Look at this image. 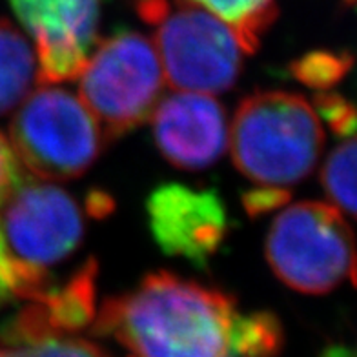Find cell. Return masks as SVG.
I'll return each mask as SVG.
<instances>
[{
  "label": "cell",
  "instance_id": "5",
  "mask_svg": "<svg viewBox=\"0 0 357 357\" xmlns=\"http://www.w3.org/2000/svg\"><path fill=\"white\" fill-rule=\"evenodd\" d=\"M79 79L80 100L97 119L106 141L144 123L165 88L155 46L132 29H121L91 50Z\"/></svg>",
  "mask_w": 357,
  "mask_h": 357
},
{
  "label": "cell",
  "instance_id": "7",
  "mask_svg": "<svg viewBox=\"0 0 357 357\" xmlns=\"http://www.w3.org/2000/svg\"><path fill=\"white\" fill-rule=\"evenodd\" d=\"M0 208V230L8 248L31 272L50 275V268L66 261L82 243V210L56 184L22 181Z\"/></svg>",
  "mask_w": 357,
  "mask_h": 357
},
{
  "label": "cell",
  "instance_id": "18",
  "mask_svg": "<svg viewBox=\"0 0 357 357\" xmlns=\"http://www.w3.org/2000/svg\"><path fill=\"white\" fill-rule=\"evenodd\" d=\"M314 106L317 117H323L328 123L330 130L339 137H354L356 133V112L354 106L335 91H319L315 95Z\"/></svg>",
  "mask_w": 357,
  "mask_h": 357
},
{
  "label": "cell",
  "instance_id": "9",
  "mask_svg": "<svg viewBox=\"0 0 357 357\" xmlns=\"http://www.w3.org/2000/svg\"><path fill=\"white\" fill-rule=\"evenodd\" d=\"M11 8L37 47V80H73L97 43L100 0H11Z\"/></svg>",
  "mask_w": 357,
  "mask_h": 357
},
{
  "label": "cell",
  "instance_id": "10",
  "mask_svg": "<svg viewBox=\"0 0 357 357\" xmlns=\"http://www.w3.org/2000/svg\"><path fill=\"white\" fill-rule=\"evenodd\" d=\"M153 141L169 165L197 172L215 165L228 146L226 113L212 95L181 91L155 106Z\"/></svg>",
  "mask_w": 357,
  "mask_h": 357
},
{
  "label": "cell",
  "instance_id": "2",
  "mask_svg": "<svg viewBox=\"0 0 357 357\" xmlns=\"http://www.w3.org/2000/svg\"><path fill=\"white\" fill-rule=\"evenodd\" d=\"M319 117L303 95L255 91L241 100L230 130L231 159L259 186L305 181L323 150Z\"/></svg>",
  "mask_w": 357,
  "mask_h": 357
},
{
  "label": "cell",
  "instance_id": "21",
  "mask_svg": "<svg viewBox=\"0 0 357 357\" xmlns=\"http://www.w3.org/2000/svg\"><path fill=\"white\" fill-rule=\"evenodd\" d=\"M19 296V263L11 255L4 234L0 230V306Z\"/></svg>",
  "mask_w": 357,
  "mask_h": 357
},
{
  "label": "cell",
  "instance_id": "22",
  "mask_svg": "<svg viewBox=\"0 0 357 357\" xmlns=\"http://www.w3.org/2000/svg\"><path fill=\"white\" fill-rule=\"evenodd\" d=\"M88 208L91 215H108L109 208H112V199L100 192H93L88 199Z\"/></svg>",
  "mask_w": 357,
  "mask_h": 357
},
{
  "label": "cell",
  "instance_id": "13",
  "mask_svg": "<svg viewBox=\"0 0 357 357\" xmlns=\"http://www.w3.org/2000/svg\"><path fill=\"white\" fill-rule=\"evenodd\" d=\"M228 24L246 53H254L275 20V0H188Z\"/></svg>",
  "mask_w": 357,
  "mask_h": 357
},
{
  "label": "cell",
  "instance_id": "16",
  "mask_svg": "<svg viewBox=\"0 0 357 357\" xmlns=\"http://www.w3.org/2000/svg\"><path fill=\"white\" fill-rule=\"evenodd\" d=\"M352 68L348 52H310L291 64V75L308 88L326 91L332 89Z\"/></svg>",
  "mask_w": 357,
  "mask_h": 357
},
{
  "label": "cell",
  "instance_id": "17",
  "mask_svg": "<svg viewBox=\"0 0 357 357\" xmlns=\"http://www.w3.org/2000/svg\"><path fill=\"white\" fill-rule=\"evenodd\" d=\"M0 357H109L102 348L75 335H50L33 343L0 348Z\"/></svg>",
  "mask_w": 357,
  "mask_h": 357
},
{
  "label": "cell",
  "instance_id": "15",
  "mask_svg": "<svg viewBox=\"0 0 357 357\" xmlns=\"http://www.w3.org/2000/svg\"><path fill=\"white\" fill-rule=\"evenodd\" d=\"M356 141L354 137L339 144L324 162L321 181L332 206L352 219L356 213Z\"/></svg>",
  "mask_w": 357,
  "mask_h": 357
},
{
  "label": "cell",
  "instance_id": "20",
  "mask_svg": "<svg viewBox=\"0 0 357 357\" xmlns=\"http://www.w3.org/2000/svg\"><path fill=\"white\" fill-rule=\"evenodd\" d=\"M22 181L19 159L15 155L10 141L0 133V206Z\"/></svg>",
  "mask_w": 357,
  "mask_h": 357
},
{
  "label": "cell",
  "instance_id": "3",
  "mask_svg": "<svg viewBox=\"0 0 357 357\" xmlns=\"http://www.w3.org/2000/svg\"><path fill=\"white\" fill-rule=\"evenodd\" d=\"M155 33V52L174 89L225 93L239 79L243 47L228 24L188 0H139Z\"/></svg>",
  "mask_w": 357,
  "mask_h": 357
},
{
  "label": "cell",
  "instance_id": "12",
  "mask_svg": "<svg viewBox=\"0 0 357 357\" xmlns=\"http://www.w3.org/2000/svg\"><path fill=\"white\" fill-rule=\"evenodd\" d=\"M37 82V56L28 38L0 19V115L13 112Z\"/></svg>",
  "mask_w": 357,
  "mask_h": 357
},
{
  "label": "cell",
  "instance_id": "14",
  "mask_svg": "<svg viewBox=\"0 0 357 357\" xmlns=\"http://www.w3.org/2000/svg\"><path fill=\"white\" fill-rule=\"evenodd\" d=\"M281 348L282 326L272 312L237 314L231 334L234 357H275Z\"/></svg>",
  "mask_w": 357,
  "mask_h": 357
},
{
  "label": "cell",
  "instance_id": "4",
  "mask_svg": "<svg viewBox=\"0 0 357 357\" xmlns=\"http://www.w3.org/2000/svg\"><path fill=\"white\" fill-rule=\"evenodd\" d=\"M10 144L20 165L40 181L86 174L106 144L102 128L80 97L47 84L19 104Z\"/></svg>",
  "mask_w": 357,
  "mask_h": 357
},
{
  "label": "cell",
  "instance_id": "1",
  "mask_svg": "<svg viewBox=\"0 0 357 357\" xmlns=\"http://www.w3.org/2000/svg\"><path fill=\"white\" fill-rule=\"evenodd\" d=\"M237 314L234 297L222 290L153 272L133 290L108 297L91 332L112 335L135 357H234Z\"/></svg>",
  "mask_w": 357,
  "mask_h": 357
},
{
  "label": "cell",
  "instance_id": "11",
  "mask_svg": "<svg viewBox=\"0 0 357 357\" xmlns=\"http://www.w3.org/2000/svg\"><path fill=\"white\" fill-rule=\"evenodd\" d=\"M99 264L89 257L79 270L71 273L64 284H47L26 301H33L44 321L56 335H73L86 326H91L97 314L95 290H97Z\"/></svg>",
  "mask_w": 357,
  "mask_h": 357
},
{
  "label": "cell",
  "instance_id": "19",
  "mask_svg": "<svg viewBox=\"0 0 357 357\" xmlns=\"http://www.w3.org/2000/svg\"><path fill=\"white\" fill-rule=\"evenodd\" d=\"M290 199V193L282 188H272V186H259L250 190L243 195V204L250 217H259L272 212L275 208L284 206Z\"/></svg>",
  "mask_w": 357,
  "mask_h": 357
},
{
  "label": "cell",
  "instance_id": "6",
  "mask_svg": "<svg viewBox=\"0 0 357 357\" xmlns=\"http://www.w3.org/2000/svg\"><path fill=\"white\" fill-rule=\"evenodd\" d=\"M268 264L291 290L321 296L354 279V237L332 204L303 201L284 208L266 235Z\"/></svg>",
  "mask_w": 357,
  "mask_h": 357
},
{
  "label": "cell",
  "instance_id": "8",
  "mask_svg": "<svg viewBox=\"0 0 357 357\" xmlns=\"http://www.w3.org/2000/svg\"><path fill=\"white\" fill-rule=\"evenodd\" d=\"M148 226L162 254L206 268L222 248L230 219L215 190L168 183L157 186L146 201Z\"/></svg>",
  "mask_w": 357,
  "mask_h": 357
}]
</instances>
